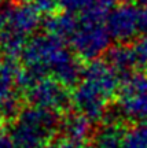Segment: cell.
Instances as JSON below:
<instances>
[{"mask_svg":"<svg viewBox=\"0 0 147 148\" xmlns=\"http://www.w3.org/2000/svg\"><path fill=\"white\" fill-rule=\"evenodd\" d=\"M26 74L36 84L47 74H52L62 85H73L83 75L77 59L65 48V41L50 34L37 36L26 44L22 52Z\"/></svg>","mask_w":147,"mask_h":148,"instance_id":"obj_1","label":"cell"},{"mask_svg":"<svg viewBox=\"0 0 147 148\" xmlns=\"http://www.w3.org/2000/svg\"><path fill=\"white\" fill-rule=\"evenodd\" d=\"M59 125L57 112L39 107L22 111L14 127V143L18 148H41Z\"/></svg>","mask_w":147,"mask_h":148,"instance_id":"obj_2","label":"cell"},{"mask_svg":"<svg viewBox=\"0 0 147 148\" xmlns=\"http://www.w3.org/2000/svg\"><path fill=\"white\" fill-rule=\"evenodd\" d=\"M76 53L87 60H95L110 44V34L105 21L79 18V26L70 38Z\"/></svg>","mask_w":147,"mask_h":148,"instance_id":"obj_3","label":"cell"},{"mask_svg":"<svg viewBox=\"0 0 147 148\" xmlns=\"http://www.w3.org/2000/svg\"><path fill=\"white\" fill-rule=\"evenodd\" d=\"M121 112L135 121L147 119V75L132 74L122 82L118 93Z\"/></svg>","mask_w":147,"mask_h":148,"instance_id":"obj_4","label":"cell"},{"mask_svg":"<svg viewBox=\"0 0 147 148\" xmlns=\"http://www.w3.org/2000/svg\"><path fill=\"white\" fill-rule=\"evenodd\" d=\"M28 99L35 107L55 112L58 110H63L72 97L69 96L65 85L57 79L46 77L37 81L29 89Z\"/></svg>","mask_w":147,"mask_h":148,"instance_id":"obj_5","label":"cell"},{"mask_svg":"<svg viewBox=\"0 0 147 148\" xmlns=\"http://www.w3.org/2000/svg\"><path fill=\"white\" fill-rule=\"evenodd\" d=\"M140 10L135 5L122 4L110 11L106 18V27L111 38L128 41L140 32Z\"/></svg>","mask_w":147,"mask_h":148,"instance_id":"obj_6","label":"cell"},{"mask_svg":"<svg viewBox=\"0 0 147 148\" xmlns=\"http://www.w3.org/2000/svg\"><path fill=\"white\" fill-rule=\"evenodd\" d=\"M83 81L110 100L120 86V74L107 62L95 59L83 69Z\"/></svg>","mask_w":147,"mask_h":148,"instance_id":"obj_7","label":"cell"},{"mask_svg":"<svg viewBox=\"0 0 147 148\" xmlns=\"http://www.w3.org/2000/svg\"><path fill=\"white\" fill-rule=\"evenodd\" d=\"M72 101L79 114L85 116L89 122H98L105 115L106 103L109 99H106L99 90L94 89L91 85L81 81L72 95Z\"/></svg>","mask_w":147,"mask_h":148,"instance_id":"obj_8","label":"cell"},{"mask_svg":"<svg viewBox=\"0 0 147 148\" xmlns=\"http://www.w3.org/2000/svg\"><path fill=\"white\" fill-rule=\"evenodd\" d=\"M40 22L39 12L33 5H18L8 12V30L19 36L26 37L33 32Z\"/></svg>","mask_w":147,"mask_h":148,"instance_id":"obj_9","label":"cell"},{"mask_svg":"<svg viewBox=\"0 0 147 148\" xmlns=\"http://www.w3.org/2000/svg\"><path fill=\"white\" fill-rule=\"evenodd\" d=\"M79 26V19L76 15L72 14H61V15H50L44 21V27L47 30V34L57 37L59 40L65 41L66 38H72L74 32Z\"/></svg>","mask_w":147,"mask_h":148,"instance_id":"obj_10","label":"cell"},{"mask_svg":"<svg viewBox=\"0 0 147 148\" xmlns=\"http://www.w3.org/2000/svg\"><path fill=\"white\" fill-rule=\"evenodd\" d=\"M89 123L91 122L79 112L66 116L65 122L61 126L63 134H65V140L80 147L81 143H84L87 137L89 136V132H91Z\"/></svg>","mask_w":147,"mask_h":148,"instance_id":"obj_11","label":"cell"},{"mask_svg":"<svg viewBox=\"0 0 147 148\" xmlns=\"http://www.w3.org/2000/svg\"><path fill=\"white\" fill-rule=\"evenodd\" d=\"M107 59H109L107 63L118 74H129L135 67L139 66L133 48L128 45H117L109 49Z\"/></svg>","mask_w":147,"mask_h":148,"instance_id":"obj_12","label":"cell"},{"mask_svg":"<svg viewBox=\"0 0 147 148\" xmlns=\"http://www.w3.org/2000/svg\"><path fill=\"white\" fill-rule=\"evenodd\" d=\"M125 132L118 123L110 122L100 127L96 136L95 143L98 148H122Z\"/></svg>","mask_w":147,"mask_h":148,"instance_id":"obj_13","label":"cell"},{"mask_svg":"<svg viewBox=\"0 0 147 148\" xmlns=\"http://www.w3.org/2000/svg\"><path fill=\"white\" fill-rule=\"evenodd\" d=\"M122 148H147V122H139L125 132Z\"/></svg>","mask_w":147,"mask_h":148,"instance_id":"obj_14","label":"cell"},{"mask_svg":"<svg viewBox=\"0 0 147 148\" xmlns=\"http://www.w3.org/2000/svg\"><path fill=\"white\" fill-rule=\"evenodd\" d=\"M132 48H133L135 55H136L137 64L142 66V67H146L147 66V34H144L140 38H137L135 41V44L132 45Z\"/></svg>","mask_w":147,"mask_h":148,"instance_id":"obj_15","label":"cell"},{"mask_svg":"<svg viewBox=\"0 0 147 148\" xmlns=\"http://www.w3.org/2000/svg\"><path fill=\"white\" fill-rule=\"evenodd\" d=\"M59 5V0H33V7L37 12L51 14Z\"/></svg>","mask_w":147,"mask_h":148,"instance_id":"obj_16","label":"cell"},{"mask_svg":"<svg viewBox=\"0 0 147 148\" xmlns=\"http://www.w3.org/2000/svg\"><path fill=\"white\" fill-rule=\"evenodd\" d=\"M41 148H79V147L72 143H69V141H66V140H61V141H57V143L46 144Z\"/></svg>","mask_w":147,"mask_h":148,"instance_id":"obj_17","label":"cell"},{"mask_svg":"<svg viewBox=\"0 0 147 148\" xmlns=\"http://www.w3.org/2000/svg\"><path fill=\"white\" fill-rule=\"evenodd\" d=\"M140 32L147 34V5L140 10Z\"/></svg>","mask_w":147,"mask_h":148,"instance_id":"obj_18","label":"cell"},{"mask_svg":"<svg viewBox=\"0 0 147 148\" xmlns=\"http://www.w3.org/2000/svg\"><path fill=\"white\" fill-rule=\"evenodd\" d=\"M96 3L102 7V8H105L106 11H109V8H111L114 3H116V0H96Z\"/></svg>","mask_w":147,"mask_h":148,"instance_id":"obj_19","label":"cell"},{"mask_svg":"<svg viewBox=\"0 0 147 148\" xmlns=\"http://www.w3.org/2000/svg\"><path fill=\"white\" fill-rule=\"evenodd\" d=\"M3 23H4V16L0 14V29H1V26H3Z\"/></svg>","mask_w":147,"mask_h":148,"instance_id":"obj_20","label":"cell"},{"mask_svg":"<svg viewBox=\"0 0 147 148\" xmlns=\"http://www.w3.org/2000/svg\"><path fill=\"white\" fill-rule=\"evenodd\" d=\"M139 1H140V3H143V4H146V5H147V0H139Z\"/></svg>","mask_w":147,"mask_h":148,"instance_id":"obj_21","label":"cell"},{"mask_svg":"<svg viewBox=\"0 0 147 148\" xmlns=\"http://www.w3.org/2000/svg\"><path fill=\"white\" fill-rule=\"evenodd\" d=\"M125 1H131V0H125Z\"/></svg>","mask_w":147,"mask_h":148,"instance_id":"obj_22","label":"cell"}]
</instances>
